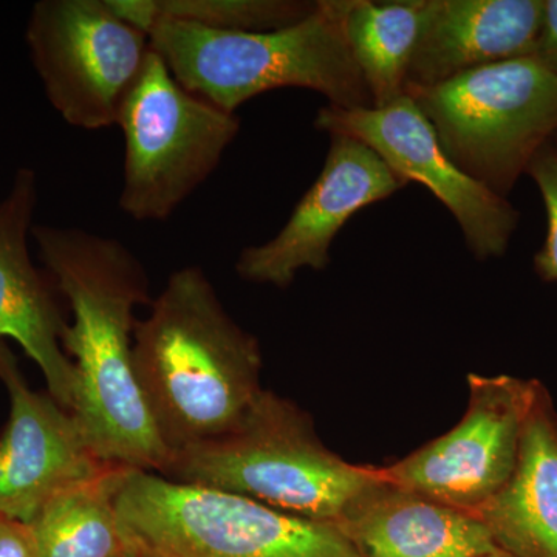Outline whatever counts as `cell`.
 <instances>
[{
  "label": "cell",
  "mask_w": 557,
  "mask_h": 557,
  "mask_svg": "<svg viewBox=\"0 0 557 557\" xmlns=\"http://www.w3.org/2000/svg\"><path fill=\"white\" fill-rule=\"evenodd\" d=\"M0 380L10 397L0 434V516L28 525L51 497L112 465L97 456L72 412L32 391L2 339Z\"/></svg>",
  "instance_id": "obj_12"
},
{
  "label": "cell",
  "mask_w": 557,
  "mask_h": 557,
  "mask_svg": "<svg viewBox=\"0 0 557 557\" xmlns=\"http://www.w3.org/2000/svg\"><path fill=\"white\" fill-rule=\"evenodd\" d=\"M544 0H423L406 95L469 70L533 57Z\"/></svg>",
  "instance_id": "obj_14"
},
{
  "label": "cell",
  "mask_w": 557,
  "mask_h": 557,
  "mask_svg": "<svg viewBox=\"0 0 557 557\" xmlns=\"http://www.w3.org/2000/svg\"><path fill=\"white\" fill-rule=\"evenodd\" d=\"M483 557H512V556H509L508 553H505V552H502V549H498V552L493 553V555H487V556H483Z\"/></svg>",
  "instance_id": "obj_24"
},
{
  "label": "cell",
  "mask_w": 557,
  "mask_h": 557,
  "mask_svg": "<svg viewBox=\"0 0 557 557\" xmlns=\"http://www.w3.org/2000/svg\"><path fill=\"white\" fill-rule=\"evenodd\" d=\"M336 525L361 557H483L498 552L474 515L392 485L381 472Z\"/></svg>",
  "instance_id": "obj_15"
},
{
  "label": "cell",
  "mask_w": 557,
  "mask_h": 557,
  "mask_svg": "<svg viewBox=\"0 0 557 557\" xmlns=\"http://www.w3.org/2000/svg\"><path fill=\"white\" fill-rule=\"evenodd\" d=\"M126 471L109 467L51 497L27 525L33 557H112L121 552L116 494Z\"/></svg>",
  "instance_id": "obj_17"
},
{
  "label": "cell",
  "mask_w": 557,
  "mask_h": 557,
  "mask_svg": "<svg viewBox=\"0 0 557 557\" xmlns=\"http://www.w3.org/2000/svg\"><path fill=\"white\" fill-rule=\"evenodd\" d=\"M0 557H33L27 525L0 516Z\"/></svg>",
  "instance_id": "obj_22"
},
{
  "label": "cell",
  "mask_w": 557,
  "mask_h": 557,
  "mask_svg": "<svg viewBox=\"0 0 557 557\" xmlns=\"http://www.w3.org/2000/svg\"><path fill=\"white\" fill-rule=\"evenodd\" d=\"M472 515L509 556L557 557V410L544 384L528 412L511 479Z\"/></svg>",
  "instance_id": "obj_16"
},
{
  "label": "cell",
  "mask_w": 557,
  "mask_h": 557,
  "mask_svg": "<svg viewBox=\"0 0 557 557\" xmlns=\"http://www.w3.org/2000/svg\"><path fill=\"white\" fill-rule=\"evenodd\" d=\"M465 174L507 199L557 131V75L534 57L409 91Z\"/></svg>",
  "instance_id": "obj_6"
},
{
  "label": "cell",
  "mask_w": 557,
  "mask_h": 557,
  "mask_svg": "<svg viewBox=\"0 0 557 557\" xmlns=\"http://www.w3.org/2000/svg\"><path fill=\"white\" fill-rule=\"evenodd\" d=\"M124 545L170 557H361L336 523L127 469L116 494Z\"/></svg>",
  "instance_id": "obj_5"
},
{
  "label": "cell",
  "mask_w": 557,
  "mask_h": 557,
  "mask_svg": "<svg viewBox=\"0 0 557 557\" xmlns=\"http://www.w3.org/2000/svg\"><path fill=\"white\" fill-rule=\"evenodd\" d=\"M163 478L338 523L348 505L379 482L380 469L343 460L318 437L306 410L262 391L228 434L172 454Z\"/></svg>",
  "instance_id": "obj_4"
},
{
  "label": "cell",
  "mask_w": 557,
  "mask_h": 557,
  "mask_svg": "<svg viewBox=\"0 0 557 557\" xmlns=\"http://www.w3.org/2000/svg\"><path fill=\"white\" fill-rule=\"evenodd\" d=\"M348 5L318 0L309 17L271 32L160 22L149 30L150 47L183 87L226 112L284 87L318 91L336 108H372L344 32Z\"/></svg>",
  "instance_id": "obj_3"
},
{
  "label": "cell",
  "mask_w": 557,
  "mask_h": 557,
  "mask_svg": "<svg viewBox=\"0 0 557 557\" xmlns=\"http://www.w3.org/2000/svg\"><path fill=\"white\" fill-rule=\"evenodd\" d=\"M149 307L135 325L134 370L172 456L239 424L263 391L262 351L200 267L174 271Z\"/></svg>",
  "instance_id": "obj_2"
},
{
  "label": "cell",
  "mask_w": 557,
  "mask_h": 557,
  "mask_svg": "<svg viewBox=\"0 0 557 557\" xmlns=\"http://www.w3.org/2000/svg\"><path fill=\"white\" fill-rule=\"evenodd\" d=\"M112 557H139V553L137 549L129 547V545H124V548Z\"/></svg>",
  "instance_id": "obj_23"
},
{
  "label": "cell",
  "mask_w": 557,
  "mask_h": 557,
  "mask_svg": "<svg viewBox=\"0 0 557 557\" xmlns=\"http://www.w3.org/2000/svg\"><path fill=\"white\" fill-rule=\"evenodd\" d=\"M321 174L296 203L284 228L240 252L236 273L252 284L287 288L299 271L327 269L330 248L361 209L394 196L406 183L364 143L329 135Z\"/></svg>",
  "instance_id": "obj_11"
},
{
  "label": "cell",
  "mask_w": 557,
  "mask_h": 557,
  "mask_svg": "<svg viewBox=\"0 0 557 557\" xmlns=\"http://www.w3.org/2000/svg\"><path fill=\"white\" fill-rule=\"evenodd\" d=\"M314 127L364 143L406 185L416 182L429 189L456 219L475 259L502 258L508 251L519 225L518 209L449 159L434 127L408 95L386 108L324 106Z\"/></svg>",
  "instance_id": "obj_10"
},
{
  "label": "cell",
  "mask_w": 557,
  "mask_h": 557,
  "mask_svg": "<svg viewBox=\"0 0 557 557\" xmlns=\"http://www.w3.org/2000/svg\"><path fill=\"white\" fill-rule=\"evenodd\" d=\"M25 39L47 100L83 131L116 126L152 50L148 33L109 0H40Z\"/></svg>",
  "instance_id": "obj_8"
},
{
  "label": "cell",
  "mask_w": 557,
  "mask_h": 557,
  "mask_svg": "<svg viewBox=\"0 0 557 557\" xmlns=\"http://www.w3.org/2000/svg\"><path fill=\"white\" fill-rule=\"evenodd\" d=\"M527 174L536 183L547 212V237L534 256V271L542 281L557 284V148L553 139L539 150Z\"/></svg>",
  "instance_id": "obj_20"
},
{
  "label": "cell",
  "mask_w": 557,
  "mask_h": 557,
  "mask_svg": "<svg viewBox=\"0 0 557 557\" xmlns=\"http://www.w3.org/2000/svg\"><path fill=\"white\" fill-rule=\"evenodd\" d=\"M38 205V175L20 168L0 200V339L20 344L38 364L49 394L72 412L76 372L62 348L67 321L53 281L36 269L28 248Z\"/></svg>",
  "instance_id": "obj_13"
},
{
  "label": "cell",
  "mask_w": 557,
  "mask_h": 557,
  "mask_svg": "<svg viewBox=\"0 0 557 557\" xmlns=\"http://www.w3.org/2000/svg\"><path fill=\"white\" fill-rule=\"evenodd\" d=\"M539 384V380L469 373L468 408L460 423L380 468L381 475L392 485L472 515L511 479Z\"/></svg>",
  "instance_id": "obj_9"
},
{
  "label": "cell",
  "mask_w": 557,
  "mask_h": 557,
  "mask_svg": "<svg viewBox=\"0 0 557 557\" xmlns=\"http://www.w3.org/2000/svg\"><path fill=\"white\" fill-rule=\"evenodd\" d=\"M533 57L557 75V0H544V20Z\"/></svg>",
  "instance_id": "obj_21"
},
{
  "label": "cell",
  "mask_w": 557,
  "mask_h": 557,
  "mask_svg": "<svg viewBox=\"0 0 557 557\" xmlns=\"http://www.w3.org/2000/svg\"><path fill=\"white\" fill-rule=\"evenodd\" d=\"M116 126L124 135L120 209L137 222H163L214 174L240 120L183 87L150 50Z\"/></svg>",
  "instance_id": "obj_7"
},
{
  "label": "cell",
  "mask_w": 557,
  "mask_h": 557,
  "mask_svg": "<svg viewBox=\"0 0 557 557\" xmlns=\"http://www.w3.org/2000/svg\"><path fill=\"white\" fill-rule=\"evenodd\" d=\"M421 14L423 0H350L344 32L355 64L368 86L372 108H386L406 97Z\"/></svg>",
  "instance_id": "obj_18"
},
{
  "label": "cell",
  "mask_w": 557,
  "mask_h": 557,
  "mask_svg": "<svg viewBox=\"0 0 557 557\" xmlns=\"http://www.w3.org/2000/svg\"><path fill=\"white\" fill-rule=\"evenodd\" d=\"M123 20L148 33L160 22H185L222 32H271L309 17V0H109Z\"/></svg>",
  "instance_id": "obj_19"
},
{
  "label": "cell",
  "mask_w": 557,
  "mask_h": 557,
  "mask_svg": "<svg viewBox=\"0 0 557 557\" xmlns=\"http://www.w3.org/2000/svg\"><path fill=\"white\" fill-rule=\"evenodd\" d=\"M553 143H555L556 148H557V131H556L555 137H553Z\"/></svg>",
  "instance_id": "obj_26"
},
{
  "label": "cell",
  "mask_w": 557,
  "mask_h": 557,
  "mask_svg": "<svg viewBox=\"0 0 557 557\" xmlns=\"http://www.w3.org/2000/svg\"><path fill=\"white\" fill-rule=\"evenodd\" d=\"M138 552V549H137ZM139 557H170V556H163V555H156V553H146V552H138Z\"/></svg>",
  "instance_id": "obj_25"
},
{
  "label": "cell",
  "mask_w": 557,
  "mask_h": 557,
  "mask_svg": "<svg viewBox=\"0 0 557 557\" xmlns=\"http://www.w3.org/2000/svg\"><path fill=\"white\" fill-rule=\"evenodd\" d=\"M32 239L73 314L61 338L76 372L73 416L104 463L163 475L171 453L134 370L135 310L153 300L148 271L123 242L90 231L35 225Z\"/></svg>",
  "instance_id": "obj_1"
}]
</instances>
